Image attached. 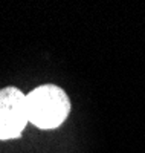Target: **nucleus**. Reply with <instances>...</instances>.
<instances>
[{"mask_svg": "<svg viewBox=\"0 0 145 153\" xmlns=\"http://www.w3.org/2000/svg\"><path fill=\"white\" fill-rule=\"evenodd\" d=\"M29 121L41 130L60 127L70 112V100L60 86L43 84L26 95Z\"/></svg>", "mask_w": 145, "mask_h": 153, "instance_id": "1", "label": "nucleus"}, {"mask_svg": "<svg viewBox=\"0 0 145 153\" xmlns=\"http://www.w3.org/2000/svg\"><path fill=\"white\" fill-rule=\"evenodd\" d=\"M28 123L26 95L12 86L0 89V141L18 138Z\"/></svg>", "mask_w": 145, "mask_h": 153, "instance_id": "2", "label": "nucleus"}]
</instances>
